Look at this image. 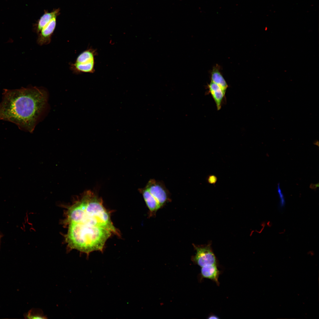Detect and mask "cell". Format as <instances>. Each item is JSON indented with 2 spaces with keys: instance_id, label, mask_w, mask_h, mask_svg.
<instances>
[{
  "instance_id": "cell-8",
  "label": "cell",
  "mask_w": 319,
  "mask_h": 319,
  "mask_svg": "<svg viewBox=\"0 0 319 319\" xmlns=\"http://www.w3.org/2000/svg\"><path fill=\"white\" fill-rule=\"evenodd\" d=\"M209 92L214 100L217 110H220L222 106V103L225 95L224 94L221 88L216 84L211 82L208 85Z\"/></svg>"
},
{
  "instance_id": "cell-3",
  "label": "cell",
  "mask_w": 319,
  "mask_h": 319,
  "mask_svg": "<svg viewBox=\"0 0 319 319\" xmlns=\"http://www.w3.org/2000/svg\"><path fill=\"white\" fill-rule=\"evenodd\" d=\"M78 200L86 215L95 221L100 226L118 235L101 198L92 191H88L83 194Z\"/></svg>"
},
{
  "instance_id": "cell-10",
  "label": "cell",
  "mask_w": 319,
  "mask_h": 319,
  "mask_svg": "<svg viewBox=\"0 0 319 319\" xmlns=\"http://www.w3.org/2000/svg\"><path fill=\"white\" fill-rule=\"evenodd\" d=\"M59 12V9H55L51 12L45 11L39 19L36 25L35 30L37 34L53 18L57 17Z\"/></svg>"
},
{
  "instance_id": "cell-9",
  "label": "cell",
  "mask_w": 319,
  "mask_h": 319,
  "mask_svg": "<svg viewBox=\"0 0 319 319\" xmlns=\"http://www.w3.org/2000/svg\"><path fill=\"white\" fill-rule=\"evenodd\" d=\"M140 190L150 213H155L161 207L159 203L145 187Z\"/></svg>"
},
{
  "instance_id": "cell-5",
  "label": "cell",
  "mask_w": 319,
  "mask_h": 319,
  "mask_svg": "<svg viewBox=\"0 0 319 319\" xmlns=\"http://www.w3.org/2000/svg\"><path fill=\"white\" fill-rule=\"evenodd\" d=\"M211 245V242L204 245H194L196 251V255L192 258L194 262L201 267L217 265V258L213 252Z\"/></svg>"
},
{
  "instance_id": "cell-6",
  "label": "cell",
  "mask_w": 319,
  "mask_h": 319,
  "mask_svg": "<svg viewBox=\"0 0 319 319\" xmlns=\"http://www.w3.org/2000/svg\"><path fill=\"white\" fill-rule=\"evenodd\" d=\"M159 203L161 207L170 200V194L162 182L150 180L145 187Z\"/></svg>"
},
{
  "instance_id": "cell-14",
  "label": "cell",
  "mask_w": 319,
  "mask_h": 319,
  "mask_svg": "<svg viewBox=\"0 0 319 319\" xmlns=\"http://www.w3.org/2000/svg\"><path fill=\"white\" fill-rule=\"evenodd\" d=\"M279 184L280 183H279L277 184V191L280 199L279 207L281 209H283L285 206L286 202L284 195L282 192L281 189L280 188Z\"/></svg>"
},
{
  "instance_id": "cell-2",
  "label": "cell",
  "mask_w": 319,
  "mask_h": 319,
  "mask_svg": "<svg viewBox=\"0 0 319 319\" xmlns=\"http://www.w3.org/2000/svg\"><path fill=\"white\" fill-rule=\"evenodd\" d=\"M65 240L69 248L86 253L102 251L105 244L110 236L109 230L97 226L75 224L67 226Z\"/></svg>"
},
{
  "instance_id": "cell-1",
  "label": "cell",
  "mask_w": 319,
  "mask_h": 319,
  "mask_svg": "<svg viewBox=\"0 0 319 319\" xmlns=\"http://www.w3.org/2000/svg\"><path fill=\"white\" fill-rule=\"evenodd\" d=\"M0 103V119L13 123L21 130H34L47 102V94L36 87L4 89Z\"/></svg>"
},
{
  "instance_id": "cell-4",
  "label": "cell",
  "mask_w": 319,
  "mask_h": 319,
  "mask_svg": "<svg viewBox=\"0 0 319 319\" xmlns=\"http://www.w3.org/2000/svg\"><path fill=\"white\" fill-rule=\"evenodd\" d=\"M96 50L92 47L84 51L77 56L74 63L70 64V69L74 73H94L95 71V57Z\"/></svg>"
},
{
  "instance_id": "cell-12",
  "label": "cell",
  "mask_w": 319,
  "mask_h": 319,
  "mask_svg": "<svg viewBox=\"0 0 319 319\" xmlns=\"http://www.w3.org/2000/svg\"><path fill=\"white\" fill-rule=\"evenodd\" d=\"M211 81L217 84L221 88L225 95L228 86L217 66L213 68L211 73Z\"/></svg>"
},
{
  "instance_id": "cell-11",
  "label": "cell",
  "mask_w": 319,
  "mask_h": 319,
  "mask_svg": "<svg viewBox=\"0 0 319 319\" xmlns=\"http://www.w3.org/2000/svg\"><path fill=\"white\" fill-rule=\"evenodd\" d=\"M201 268V273L202 277L210 279L219 285V284L218 278L220 271L218 268L217 265H213Z\"/></svg>"
},
{
  "instance_id": "cell-13",
  "label": "cell",
  "mask_w": 319,
  "mask_h": 319,
  "mask_svg": "<svg viewBox=\"0 0 319 319\" xmlns=\"http://www.w3.org/2000/svg\"><path fill=\"white\" fill-rule=\"evenodd\" d=\"M26 318L29 319H45L47 318L42 310L40 309H33L30 310L25 316Z\"/></svg>"
},
{
  "instance_id": "cell-16",
  "label": "cell",
  "mask_w": 319,
  "mask_h": 319,
  "mask_svg": "<svg viewBox=\"0 0 319 319\" xmlns=\"http://www.w3.org/2000/svg\"><path fill=\"white\" fill-rule=\"evenodd\" d=\"M209 319H217L218 318L217 316L215 315H212L209 317Z\"/></svg>"
},
{
  "instance_id": "cell-17",
  "label": "cell",
  "mask_w": 319,
  "mask_h": 319,
  "mask_svg": "<svg viewBox=\"0 0 319 319\" xmlns=\"http://www.w3.org/2000/svg\"><path fill=\"white\" fill-rule=\"evenodd\" d=\"M314 144L317 145L318 147L319 146L318 141L317 140H316L314 142Z\"/></svg>"
},
{
  "instance_id": "cell-15",
  "label": "cell",
  "mask_w": 319,
  "mask_h": 319,
  "mask_svg": "<svg viewBox=\"0 0 319 319\" xmlns=\"http://www.w3.org/2000/svg\"><path fill=\"white\" fill-rule=\"evenodd\" d=\"M319 186L318 183L316 184L311 183L310 186V188L312 189H315Z\"/></svg>"
},
{
  "instance_id": "cell-7",
  "label": "cell",
  "mask_w": 319,
  "mask_h": 319,
  "mask_svg": "<svg viewBox=\"0 0 319 319\" xmlns=\"http://www.w3.org/2000/svg\"><path fill=\"white\" fill-rule=\"evenodd\" d=\"M57 17L51 20L37 34V42L38 45H47L51 43L52 35L56 26Z\"/></svg>"
},
{
  "instance_id": "cell-18",
  "label": "cell",
  "mask_w": 319,
  "mask_h": 319,
  "mask_svg": "<svg viewBox=\"0 0 319 319\" xmlns=\"http://www.w3.org/2000/svg\"><path fill=\"white\" fill-rule=\"evenodd\" d=\"M2 237V235L0 234V245L1 239V238Z\"/></svg>"
}]
</instances>
